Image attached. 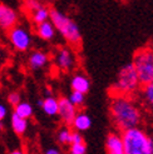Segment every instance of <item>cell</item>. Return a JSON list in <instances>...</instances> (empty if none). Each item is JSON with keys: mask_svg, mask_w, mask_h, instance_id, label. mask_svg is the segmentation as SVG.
I'll return each mask as SVG.
<instances>
[{"mask_svg": "<svg viewBox=\"0 0 153 154\" xmlns=\"http://www.w3.org/2000/svg\"><path fill=\"white\" fill-rule=\"evenodd\" d=\"M109 113L114 127L120 132L139 127L143 120L141 106L128 95H113L109 104Z\"/></svg>", "mask_w": 153, "mask_h": 154, "instance_id": "cell-1", "label": "cell"}, {"mask_svg": "<svg viewBox=\"0 0 153 154\" xmlns=\"http://www.w3.org/2000/svg\"><path fill=\"white\" fill-rule=\"evenodd\" d=\"M141 88L142 83L133 63H128L122 66L118 72L117 80L113 85L114 95L133 97L136 93L141 91Z\"/></svg>", "mask_w": 153, "mask_h": 154, "instance_id": "cell-2", "label": "cell"}, {"mask_svg": "<svg viewBox=\"0 0 153 154\" xmlns=\"http://www.w3.org/2000/svg\"><path fill=\"white\" fill-rule=\"evenodd\" d=\"M50 21L54 24L57 32L60 33L67 43L73 47H78L82 43V33L78 24L58 9H50Z\"/></svg>", "mask_w": 153, "mask_h": 154, "instance_id": "cell-3", "label": "cell"}, {"mask_svg": "<svg viewBox=\"0 0 153 154\" xmlns=\"http://www.w3.org/2000/svg\"><path fill=\"white\" fill-rule=\"evenodd\" d=\"M126 154H153L152 138L146 130L137 127L122 132Z\"/></svg>", "mask_w": 153, "mask_h": 154, "instance_id": "cell-4", "label": "cell"}, {"mask_svg": "<svg viewBox=\"0 0 153 154\" xmlns=\"http://www.w3.org/2000/svg\"><path fill=\"white\" fill-rule=\"evenodd\" d=\"M132 63L138 73L142 85L153 83V47L138 49L134 53Z\"/></svg>", "mask_w": 153, "mask_h": 154, "instance_id": "cell-5", "label": "cell"}, {"mask_svg": "<svg viewBox=\"0 0 153 154\" xmlns=\"http://www.w3.org/2000/svg\"><path fill=\"white\" fill-rule=\"evenodd\" d=\"M8 38H9V42L13 45V48L18 51H27L29 50V48L32 47V35L24 26H19L15 25L14 28H11L8 33Z\"/></svg>", "mask_w": 153, "mask_h": 154, "instance_id": "cell-6", "label": "cell"}, {"mask_svg": "<svg viewBox=\"0 0 153 154\" xmlns=\"http://www.w3.org/2000/svg\"><path fill=\"white\" fill-rule=\"evenodd\" d=\"M78 114V108H76L68 97L59 98V113L58 117L60 118L65 125H72V123Z\"/></svg>", "mask_w": 153, "mask_h": 154, "instance_id": "cell-7", "label": "cell"}, {"mask_svg": "<svg viewBox=\"0 0 153 154\" xmlns=\"http://www.w3.org/2000/svg\"><path fill=\"white\" fill-rule=\"evenodd\" d=\"M55 64L63 72H70L75 65V55L70 48L59 49L55 55Z\"/></svg>", "mask_w": 153, "mask_h": 154, "instance_id": "cell-8", "label": "cell"}, {"mask_svg": "<svg viewBox=\"0 0 153 154\" xmlns=\"http://www.w3.org/2000/svg\"><path fill=\"white\" fill-rule=\"evenodd\" d=\"M18 14L13 8L5 4H0V28L4 30H10L17 25Z\"/></svg>", "mask_w": 153, "mask_h": 154, "instance_id": "cell-9", "label": "cell"}, {"mask_svg": "<svg viewBox=\"0 0 153 154\" xmlns=\"http://www.w3.org/2000/svg\"><path fill=\"white\" fill-rule=\"evenodd\" d=\"M105 150L107 154H126L124 153V143L122 133L112 132L105 138Z\"/></svg>", "mask_w": 153, "mask_h": 154, "instance_id": "cell-10", "label": "cell"}, {"mask_svg": "<svg viewBox=\"0 0 153 154\" xmlns=\"http://www.w3.org/2000/svg\"><path fill=\"white\" fill-rule=\"evenodd\" d=\"M49 61V55L45 51L42 50H35L33 53H30V55L28 58V65L32 70H39L43 69Z\"/></svg>", "mask_w": 153, "mask_h": 154, "instance_id": "cell-11", "label": "cell"}, {"mask_svg": "<svg viewBox=\"0 0 153 154\" xmlns=\"http://www.w3.org/2000/svg\"><path fill=\"white\" fill-rule=\"evenodd\" d=\"M70 88H72V90L87 94L90 89V80L87 75H84L82 73H76L70 79Z\"/></svg>", "mask_w": 153, "mask_h": 154, "instance_id": "cell-12", "label": "cell"}, {"mask_svg": "<svg viewBox=\"0 0 153 154\" xmlns=\"http://www.w3.org/2000/svg\"><path fill=\"white\" fill-rule=\"evenodd\" d=\"M35 32H36V35L39 36L42 40L50 42V40L54 39L55 33H57V29H55L54 24H53L50 20H47V21H44V23L38 24L36 28H35Z\"/></svg>", "mask_w": 153, "mask_h": 154, "instance_id": "cell-13", "label": "cell"}, {"mask_svg": "<svg viewBox=\"0 0 153 154\" xmlns=\"http://www.w3.org/2000/svg\"><path fill=\"white\" fill-rule=\"evenodd\" d=\"M72 127L76 132H80V133L86 132V130H88L92 127V119L87 113L78 112V114L75 115V118L72 123Z\"/></svg>", "mask_w": 153, "mask_h": 154, "instance_id": "cell-14", "label": "cell"}, {"mask_svg": "<svg viewBox=\"0 0 153 154\" xmlns=\"http://www.w3.org/2000/svg\"><path fill=\"white\" fill-rule=\"evenodd\" d=\"M43 112L49 115V117H55L59 113V99L54 98L53 95H48L43 99V105H42Z\"/></svg>", "mask_w": 153, "mask_h": 154, "instance_id": "cell-15", "label": "cell"}, {"mask_svg": "<svg viewBox=\"0 0 153 154\" xmlns=\"http://www.w3.org/2000/svg\"><path fill=\"white\" fill-rule=\"evenodd\" d=\"M139 95L143 105L153 114V83H149L147 85H142Z\"/></svg>", "mask_w": 153, "mask_h": 154, "instance_id": "cell-16", "label": "cell"}, {"mask_svg": "<svg viewBox=\"0 0 153 154\" xmlns=\"http://www.w3.org/2000/svg\"><path fill=\"white\" fill-rule=\"evenodd\" d=\"M10 124H11V129L14 130V133L18 134V135L25 134V132L28 130V119L21 118L15 113L11 114Z\"/></svg>", "mask_w": 153, "mask_h": 154, "instance_id": "cell-17", "label": "cell"}, {"mask_svg": "<svg viewBox=\"0 0 153 154\" xmlns=\"http://www.w3.org/2000/svg\"><path fill=\"white\" fill-rule=\"evenodd\" d=\"M14 113L18 114L19 117H21V118L29 119V118H32V115L34 113V109H33V105L30 103L20 102L17 106H14Z\"/></svg>", "mask_w": 153, "mask_h": 154, "instance_id": "cell-18", "label": "cell"}, {"mask_svg": "<svg viewBox=\"0 0 153 154\" xmlns=\"http://www.w3.org/2000/svg\"><path fill=\"white\" fill-rule=\"evenodd\" d=\"M72 137H73V130L65 125V127H62L58 133H57V140L59 144L62 145H70L72 144Z\"/></svg>", "mask_w": 153, "mask_h": 154, "instance_id": "cell-19", "label": "cell"}, {"mask_svg": "<svg viewBox=\"0 0 153 154\" xmlns=\"http://www.w3.org/2000/svg\"><path fill=\"white\" fill-rule=\"evenodd\" d=\"M32 19L33 21L35 23V24H40V23H44V21H47L50 19V9H48L47 6H43L40 8L39 10H36L32 14Z\"/></svg>", "mask_w": 153, "mask_h": 154, "instance_id": "cell-20", "label": "cell"}, {"mask_svg": "<svg viewBox=\"0 0 153 154\" xmlns=\"http://www.w3.org/2000/svg\"><path fill=\"white\" fill-rule=\"evenodd\" d=\"M69 98V100L78 108V106H82L84 104V102H86V94L80 93V91H75V90H72L70 95L68 97Z\"/></svg>", "mask_w": 153, "mask_h": 154, "instance_id": "cell-21", "label": "cell"}, {"mask_svg": "<svg viewBox=\"0 0 153 154\" xmlns=\"http://www.w3.org/2000/svg\"><path fill=\"white\" fill-rule=\"evenodd\" d=\"M87 145L86 143H72L69 145V154H86Z\"/></svg>", "mask_w": 153, "mask_h": 154, "instance_id": "cell-22", "label": "cell"}, {"mask_svg": "<svg viewBox=\"0 0 153 154\" xmlns=\"http://www.w3.org/2000/svg\"><path fill=\"white\" fill-rule=\"evenodd\" d=\"M44 4L42 2H39V0H25V8L27 10L32 11V14L36 10H39L40 8H43Z\"/></svg>", "mask_w": 153, "mask_h": 154, "instance_id": "cell-23", "label": "cell"}, {"mask_svg": "<svg viewBox=\"0 0 153 154\" xmlns=\"http://www.w3.org/2000/svg\"><path fill=\"white\" fill-rule=\"evenodd\" d=\"M8 102H9L10 105L17 106L21 102V97L18 91H11V93H9V95H8Z\"/></svg>", "mask_w": 153, "mask_h": 154, "instance_id": "cell-24", "label": "cell"}, {"mask_svg": "<svg viewBox=\"0 0 153 154\" xmlns=\"http://www.w3.org/2000/svg\"><path fill=\"white\" fill-rule=\"evenodd\" d=\"M83 135L80 132H76V130H73V137H72V143H83Z\"/></svg>", "mask_w": 153, "mask_h": 154, "instance_id": "cell-25", "label": "cell"}, {"mask_svg": "<svg viewBox=\"0 0 153 154\" xmlns=\"http://www.w3.org/2000/svg\"><path fill=\"white\" fill-rule=\"evenodd\" d=\"M6 114H8V109H6V106L4 104L0 103V120H4L5 117H6Z\"/></svg>", "mask_w": 153, "mask_h": 154, "instance_id": "cell-26", "label": "cell"}, {"mask_svg": "<svg viewBox=\"0 0 153 154\" xmlns=\"http://www.w3.org/2000/svg\"><path fill=\"white\" fill-rule=\"evenodd\" d=\"M44 154H63V153L60 152L58 148H49V149L45 150Z\"/></svg>", "mask_w": 153, "mask_h": 154, "instance_id": "cell-27", "label": "cell"}, {"mask_svg": "<svg viewBox=\"0 0 153 154\" xmlns=\"http://www.w3.org/2000/svg\"><path fill=\"white\" fill-rule=\"evenodd\" d=\"M9 154H27L24 150H21V149H15V150H11Z\"/></svg>", "mask_w": 153, "mask_h": 154, "instance_id": "cell-28", "label": "cell"}, {"mask_svg": "<svg viewBox=\"0 0 153 154\" xmlns=\"http://www.w3.org/2000/svg\"><path fill=\"white\" fill-rule=\"evenodd\" d=\"M36 105L42 108V105H43V99H39V100H38V102H36Z\"/></svg>", "mask_w": 153, "mask_h": 154, "instance_id": "cell-29", "label": "cell"}, {"mask_svg": "<svg viewBox=\"0 0 153 154\" xmlns=\"http://www.w3.org/2000/svg\"><path fill=\"white\" fill-rule=\"evenodd\" d=\"M3 129H4V124H3V122L0 120V133L3 132Z\"/></svg>", "mask_w": 153, "mask_h": 154, "instance_id": "cell-30", "label": "cell"}, {"mask_svg": "<svg viewBox=\"0 0 153 154\" xmlns=\"http://www.w3.org/2000/svg\"><path fill=\"white\" fill-rule=\"evenodd\" d=\"M152 153H153V138H152Z\"/></svg>", "mask_w": 153, "mask_h": 154, "instance_id": "cell-31", "label": "cell"}]
</instances>
